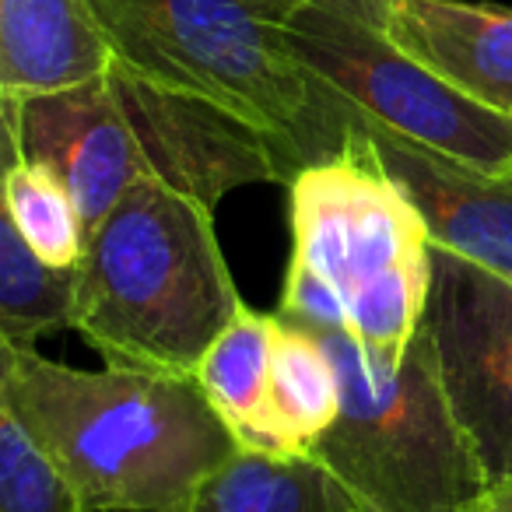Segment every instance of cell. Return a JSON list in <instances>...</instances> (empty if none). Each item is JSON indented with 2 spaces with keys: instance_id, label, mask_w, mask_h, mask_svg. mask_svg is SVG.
<instances>
[{
  "instance_id": "1",
  "label": "cell",
  "mask_w": 512,
  "mask_h": 512,
  "mask_svg": "<svg viewBox=\"0 0 512 512\" xmlns=\"http://www.w3.org/2000/svg\"><path fill=\"white\" fill-rule=\"evenodd\" d=\"M0 407L64 470L85 512H190L242 449L183 372L74 369L0 344Z\"/></svg>"
},
{
  "instance_id": "2",
  "label": "cell",
  "mask_w": 512,
  "mask_h": 512,
  "mask_svg": "<svg viewBox=\"0 0 512 512\" xmlns=\"http://www.w3.org/2000/svg\"><path fill=\"white\" fill-rule=\"evenodd\" d=\"M4 151L39 162L71 190L92 232L116 200L155 179L204 207L249 183L299 176L274 137L225 109L141 78L116 60L102 78L36 99H0Z\"/></svg>"
},
{
  "instance_id": "3",
  "label": "cell",
  "mask_w": 512,
  "mask_h": 512,
  "mask_svg": "<svg viewBox=\"0 0 512 512\" xmlns=\"http://www.w3.org/2000/svg\"><path fill=\"white\" fill-rule=\"evenodd\" d=\"M288 197L292 260L278 316L404 355L425 323L435 253L411 193L351 123L341 155L306 165Z\"/></svg>"
},
{
  "instance_id": "4",
  "label": "cell",
  "mask_w": 512,
  "mask_h": 512,
  "mask_svg": "<svg viewBox=\"0 0 512 512\" xmlns=\"http://www.w3.org/2000/svg\"><path fill=\"white\" fill-rule=\"evenodd\" d=\"M242 306L214 211L172 186L141 179L88 232L74 330L106 365L193 376Z\"/></svg>"
},
{
  "instance_id": "5",
  "label": "cell",
  "mask_w": 512,
  "mask_h": 512,
  "mask_svg": "<svg viewBox=\"0 0 512 512\" xmlns=\"http://www.w3.org/2000/svg\"><path fill=\"white\" fill-rule=\"evenodd\" d=\"M116 60L264 130L299 172L341 155L344 102L299 60V0H92Z\"/></svg>"
},
{
  "instance_id": "6",
  "label": "cell",
  "mask_w": 512,
  "mask_h": 512,
  "mask_svg": "<svg viewBox=\"0 0 512 512\" xmlns=\"http://www.w3.org/2000/svg\"><path fill=\"white\" fill-rule=\"evenodd\" d=\"M341 383V414L313 456L355 512H467L488 491L481 460L442 393L421 323L404 355H383L344 330H316Z\"/></svg>"
},
{
  "instance_id": "7",
  "label": "cell",
  "mask_w": 512,
  "mask_h": 512,
  "mask_svg": "<svg viewBox=\"0 0 512 512\" xmlns=\"http://www.w3.org/2000/svg\"><path fill=\"white\" fill-rule=\"evenodd\" d=\"M390 0H299L288 39L309 74L393 134L477 172H512V116L463 99L386 32Z\"/></svg>"
},
{
  "instance_id": "8",
  "label": "cell",
  "mask_w": 512,
  "mask_h": 512,
  "mask_svg": "<svg viewBox=\"0 0 512 512\" xmlns=\"http://www.w3.org/2000/svg\"><path fill=\"white\" fill-rule=\"evenodd\" d=\"M425 330L463 439L488 484L505 481L512 477V281L435 246Z\"/></svg>"
},
{
  "instance_id": "9",
  "label": "cell",
  "mask_w": 512,
  "mask_h": 512,
  "mask_svg": "<svg viewBox=\"0 0 512 512\" xmlns=\"http://www.w3.org/2000/svg\"><path fill=\"white\" fill-rule=\"evenodd\" d=\"M341 102L348 123L369 137L390 176L425 214L435 246L512 281V172H477L425 144L393 134L390 127L351 106L344 95Z\"/></svg>"
},
{
  "instance_id": "10",
  "label": "cell",
  "mask_w": 512,
  "mask_h": 512,
  "mask_svg": "<svg viewBox=\"0 0 512 512\" xmlns=\"http://www.w3.org/2000/svg\"><path fill=\"white\" fill-rule=\"evenodd\" d=\"M386 32L442 85L512 116V11L467 0H390Z\"/></svg>"
},
{
  "instance_id": "11",
  "label": "cell",
  "mask_w": 512,
  "mask_h": 512,
  "mask_svg": "<svg viewBox=\"0 0 512 512\" xmlns=\"http://www.w3.org/2000/svg\"><path fill=\"white\" fill-rule=\"evenodd\" d=\"M116 64L92 0H0V99H36Z\"/></svg>"
},
{
  "instance_id": "12",
  "label": "cell",
  "mask_w": 512,
  "mask_h": 512,
  "mask_svg": "<svg viewBox=\"0 0 512 512\" xmlns=\"http://www.w3.org/2000/svg\"><path fill=\"white\" fill-rule=\"evenodd\" d=\"M341 414V383L313 327L278 316L260 449L271 456H309Z\"/></svg>"
},
{
  "instance_id": "13",
  "label": "cell",
  "mask_w": 512,
  "mask_h": 512,
  "mask_svg": "<svg viewBox=\"0 0 512 512\" xmlns=\"http://www.w3.org/2000/svg\"><path fill=\"white\" fill-rule=\"evenodd\" d=\"M190 512H355V505L313 456L239 449L200 488Z\"/></svg>"
},
{
  "instance_id": "14",
  "label": "cell",
  "mask_w": 512,
  "mask_h": 512,
  "mask_svg": "<svg viewBox=\"0 0 512 512\" xmlns=\"http://www.w3.org/2000/svg\"><path fill=\"white\" fill-rule=\"evenodd\" d=\"M278 316L242 306L197 365V383L242 449H260Z\"/></svg>"
},
{
  "instance_id": "15",
  "label": "cell",
  "mask_w": 512,
  "mask_h": 512,
  "mask_svg": "<svg viewBox=\"0 0 512 512\" xmlns=\"http://www.w3.org/2000/svg\"><path fill=\"white\" fill-rule=\"evenodd\" d=\"M78 267H53L0 214V344L36 348L46 330L74 327Z\"/></svg>"
},
{
  "instance_id": "16",
  "label": "cell",
  "mask_w": 512,
  "mask_h": 512,
  "mask_svg": "<svg viewBox=\"0 0 512 512\" xmlns=\"http://www.w3.org/2000/svg\"><path fill=\"white\" fill-rule=\"evenodd\" d=\"M4 214L53 267H81L88 228L71 190L46 165L4 151Z\"/></svg>"
},
{
  "instance_id": "17",
  "label": "cell",
  "mask_w": 512,
  "mask_h": 512,
  "mask_svg": "<svg viewBox=\"0 0 512 512\" xmlns=\"http://www.w3.org/2000/svg\"><path fill=\"white\" fill-rule=\"evenodd\" d=\"M0 512H85L78 488L8 407H0Z\"/></svg>"
},
{
  "instance_id": "18",
  "label": "cell",
  "mask_w": 512,
  "mask_h": 512,
  "mask_svg": "<svg viewBox=\"0 0 512 512\" xmlns=\"http://www.w3.org/2000/svg\"><path fill=\"white\" fill-rule=\"evenodd\" d=\"M467 512H512V477L488 484V491Z\"/></svg>"
}]
</instances>
